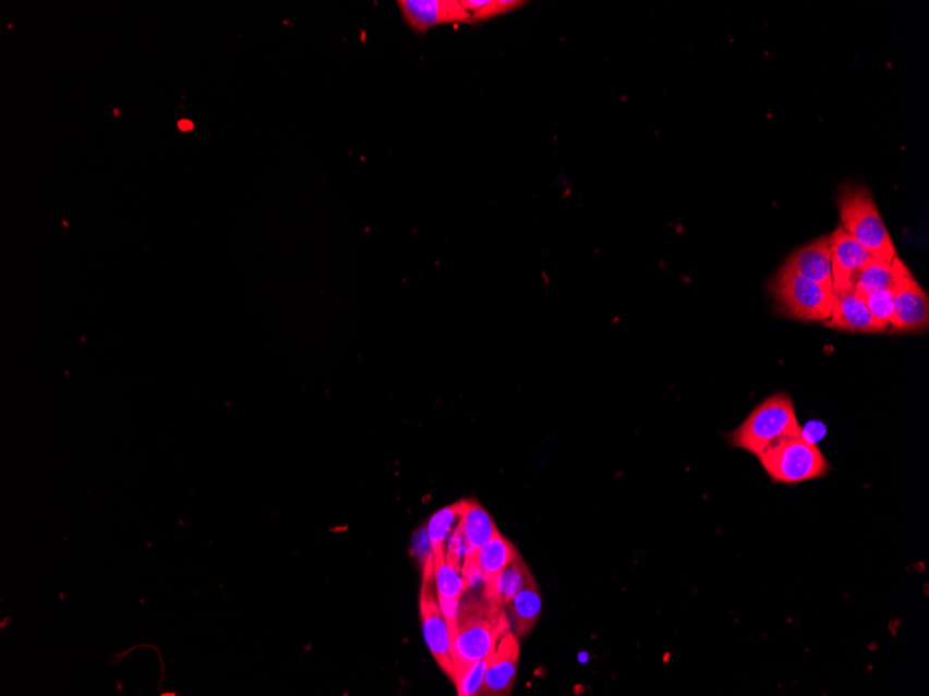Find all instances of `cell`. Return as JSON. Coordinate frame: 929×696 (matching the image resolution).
Wrapping results in <instances>:
<instances>
[{
  "mask_svg": "<svg viewBox=\"0 0 929 696\" xmlns=\"http://www.w3.org/2000/svg\"><path fill=\"white\" fill-rule=\"evenodd\" d=\"M532 577L527 563H524L521 554H518L502 573H498L496 577L484 584L483 595L499 605V607L505 608L509 600L521 591Z\"/></svg>",
  "mask_w": 929,
  "mask_h": 696,
  "instance_id": "cell-15",
  "label": "cell"
},
{
  "mask_svg": "<svg viewBox=\"0 0 929 696\" xmlns=\"http://www.w3.org/2000/svg\"><path fill=\"white\" fill-rule=\"evenodd\" d=\"M419 610H421L422 630L427 648L443 672L453 680L451 634H449L446 616H444L441 602H438L434 574L433 576L422 577Z\"/></svg>",
  "mask_w": 929,
  "mask_h": 696,
  "instance_id": "cell-7",
  "label": "cell"
},
{
  "mask_svg": "<svg viewBox=\"0 0 929 696\" xmlns=\"http://www.w3.org/2000/svg\"><path fill=\"white\" fill-rule=\"evenodd\" d=\"M488 657L479 662L473 663L471 668L459 674L454 684H456L459 696L481 695L483 687L484 674H486Z\"/></svg>",
  "mask_w": 929,
  "mask_h": 696,
  "instance_id": "cell-22",
  "label": "cell"
},
{
  "mask_svg": "<svg viewBox=\"0 0 929 696\" xmlns=\"http://www.w3.org/2000/svg\"><path fill=\"white\" fill-rule=\"evenodd\" d=\"M508 620L511 624V630L518 638L532 632L542 613V597L540 589L534 578H530L528 584L507 603Z\"/></svg>",
  "mask_w": 929,
  "mask_h": 696,
  "instance_id": "cell-14",
  "label": "cell"
},
{
  "mask_svg": "<svg viewBox=\"0 0 929 696\" xmlns=\"http://www.w3.org/2000/svg\"><path fill=\"white\" fill-rule=\"evenodd\" d=\"M434 583L441 605H458L467 589V579L462 573L449 566L447 559L434 564Z\"/></svg>",
  "mask_w": 929,
  "mask_h": 696,
  "instance_id": "cell-19",
  "label": "cell"
},
{
  "mask_svg": "<svg viewBox=\"0 0 929 696\" xmlns=\"http://www.w3.org/2000/svg\"><path fill=\"white\" fill-rule=\"evenodd\" d=\"M896 325L892 332L921 334L929 327V297L897 255L892 260Z\"/></svg>",
  "mask_w": 929,
  "mask_h": 696,
  "instance_id": "cell-6",
  "label": "cell"
},
{
  "mask_svg": "<svg viewBox=\"0 0 929 696\" xmlns=\"http://www.w3.org/2000/svg\"><path fill=\"white\" fill-rule=\"evenodd\" d=\"M757 457L772 481L787 486L824 477L831 468L817 443L801 436L776 443Z\"/></svg>",
  "mask_w": 929,
  "mask_h": 696,
  "instance_id": "cell-4",
  "label": "cell"
},
{
  "mask_svg": "<svg viewBox=\"0 0 929 696\" xmlns=\"http://www.w3.org/2000/svg\"><path fill=\"white\" fill-rule=\"evenodd\" d=\"M397 7L403 23L418 35L442 25H478L461 0H398Z\"/></svg>",
  "mask_w": 929,
  "mask_h": 696,
  "instance_id": "cell-8",
  "label": "cell"
},
{
  "mask_svg": "<svg viewBox=\"0 0 929 696\" xmlns=\"http://www.w3.org/2000/svg\"><path fill=\"white\" fill-rule=\"evenodd\" d=\"M784 269L832 290L830 236H820L787 257Z\"/></svg>",
  "mask_w": 929,
  "mask_h": 696,
  "instance_id": "cell-12",
  "label": "cell"
},
{
  "mask_svg": "<svg viewBox=\"0 0 929 696\" xmlns=\"http://www.w3.org/2000/svg\"><path fill=\"white\" fill-rule=\"evenodd\" d=\"M794 401L787 393H775L761 402L729 436L731 445L759 456L767 449L801 436Z\"/></svg>",
  "mask_w": 929,
  "mask_h": 696,
  "instance_id": "cell-2",
  "label": "cell"
},
{
  "mask_svg": "<svg viewBox=\"0 0 929 696\" xmlns=\"http://www.w3.org/2000/svg\"><path fill=\"white\" fill-rule=\"evenodd\" d=\"M459 527H461L464 541H467V558L474 557L490 541V538L497 533V527L492 516L474 499H463Z\"/></svg>",
  "mask_w": 929,
  "mask_h": 696,
  "instance_id": "cell-13",
  "label": "cell"
},
{
  "mask_svg": "<svg viewBox=\"0 0 929 696\" xmlns=\"http://www.w3.org/2000/svg\"><path fill=\"white\" fill-rule=\"evenodd\" d=\"M528 3L523 0H461L462 7L472 14L476 24L505 16V14L527 7Z\"/></svg>",
  "mask_w": 929,
  "mask_h": 696,
  "instance_id": "cell-20",
  "label": "cell"
},
{
  "mask_svg": "<svg viewBox=\"0 0 929 696\" xmlns=\"http://www.w3.org/2000/svg\"><path fill=\"white\" fill-rule=\"evenodd\" d=\"M180 129L183 131L193 129V123L191 121H180Z\"/></svg>",
  "mask_w": 929,
  "mask_h": 696,
  "instance_id": "cell-24",
  "label": "cell"
},
{
  "mask_svg": "<svg viewBox=\"0 0 929 696\" xmlns=\"http://www.w3.org/2000/svg\"><path fill=\"white\" fill-rule=\"evenodd\" d=\"M825 436V427L821 425V423L812 422L809 423L805 428H801V437L805 438L806 441L811 443H816L817 441L822 440Z\"/></svg>",
  "mask_w": 929,
  "mask_h": 696,
  "instance_id": "cell-23",
  "label": "cell"
},
{
  "mask_svg": "<svg viewBox=\"0 0 929 696\" xmlns=\"http://www.w3.org/2000/svg\"><path fill=\"white\" fill-rule=\"evenodd\" d=\"M519 639L509 628L498 639L488 655L481 695L503 696L511 694L518 674Z\"/></svg>",
  "mask_w": 929,
  "mask_h": 696,
  "instance_id": "cell-10",
  "label": "cell"
},
{
  "mask_svg": "<svg viewBox=\"0 0 929 696\" xmlns=\"http://www.w3.org/2000/svg\"><path fill=\"white\" fill-rule=\"evenodd\" d=\"M519 554L518 549L514 547L511 541L498 532L494 534L490 541L472 559L474 566L481 572L483 583L486 584L490 579L502 573L509 563Z\"/></svg>",
  "mask_w": 929,
  "mask_h": 696,
  "instance_id": "cell-16",
  "label": "cell"
},
{
  "mask_svg": "<svg viewBox=\"0 0 929 696\" xmlns=\"http://www.w3.org/2000/svg\"><path fill=\"white\" fill-rule=\"evenodd\" d=\"M893 285V267L888 261L872 257L858 272L853 289L862 297L872 292L891 290Z\"/></svg>",
  "mask_w": 929,
  "mask_h": 696,
  "instance_id": "cell-18",
  "label": "cell"
},
{
  "mask_svg": "<svg viewBox=\"0 0 929 696\" xmlns=\"http://www.w3.org/2000/svg\"><path fill=\"white\" fill-rule=\"evenodd\" d=\"M830 248L833 294L853 289L858 272L873 256L842 225L830 235Z\"/></svg>",
  "mask_w": 929,
  "mask_h": 696,
  "instance_id": "cell-9",
  "label": "cell"
},
{
  "mask_svg": "<svg viewBox=\"0 0 929 696\" xmlns=\"http://www.w3.org/2000/svg\"><path fill=\"white\" fill-rule=\"evenodd\" d=\"M463 509V499L448 506L441 509L429 518L426 532L429 541H431L434 564L446 559V544L449 534L457 528L459 518Z\"/></svg>",
  "mask_w": 929,
  "mask_h": 696,
  "instance_id": "cell-17",
  "label": "cell"
},
{
  "mask_svg": "<svg viewBox=\"0 0 929 696\" xmlns=\"http://www.w3.org/2000/svg\"><path fill=\"white\" fill-rule=\"evenodd\" d=\"M451 634L454 663L453 681L471 668L473 663L487 658L496 647L502 635L511 628L504 607L484 597L471 598L459 602L456 618L448 622Z\"/></svg>",
  "mask_w": 929,
  "mask_h": 696,
  "instance_id": "cell-1",
  "label": "cell"
},
{
  "mask_svg": "<svg viewBox=\"0 0 929 696\" xmlns=\"http://www.w3.org/2000/svg\"><path fill=\"white\" fill-rule=\"evenodd\" d=\"M862 301L866 302L873 319L885 327L886 330H892L895 327L896 307L892 289L872 292V294L862 296Z\"/></svg>",
  "mask_w": 929,
  "mask_h": 696,
  "instance_id": "cell-21",
  "label": "cell"
},
{
  "mask_svg": "<svg viewBox=\"0 0 929 696\" xmlns=\"http://www.w3.org/2000/svg\"><path fill=\"white\" fill-rule=\"evenodd\" d=\"M833 295H835V301H833L831 317L822 321V326L833 330L867 332V334H880V332L888 331L885 327L873 319L866 302L857 295L855 289L835 292Z\"/></svg>",
  "mask_w": 929,
  "mask_h": 696,
  "instance_id": "cell-11",
  "label": "cell"
},
{
  "mask_svg": "<svg viewBox=\"0 0 929 696\" xmlns=\"http://www.w3.org/2000/svg\"><path fill=\"white\" fill-rule=\"evenodd\" d=\"M841 225L873 257L892 264L896 248L870 190L865 185H843L837 195Z\"/></svg>",
  "mask_w": 929,
  "mask_h": 696,
  "instance_id": "cell-3",
  "label": "cell"
},
{
  "mask_svg": "<svg viewBox=\"0 0 929 696\" xmlns=\"http://www.w3.org/2000/svg\"><path fill=\"white\" fill-rule=\"evenodd\" d=\"M770 292L781 315L801 321H825L833 309L832 290L781 267L770 282Z\"/></svg>",
  "mask_w": 929,
  "mask_h": 696,
  "instance_id": "cell-5",
  "label": "cell"
}]
</instances>
